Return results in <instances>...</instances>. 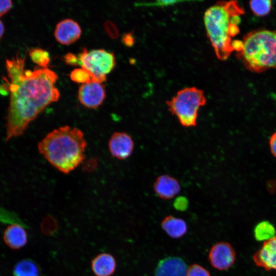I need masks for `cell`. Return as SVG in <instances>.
<instances>
[{"mask_svg": "<svg viewBox=\"0 0 276 276\" xmlns=\"http://www.w3.org/2000/svg\"><path fill=\"white\" fill-rule=\"evenodd\" d=\"M25 58L17 53L6 60L10 96L6 118V141L22 134L30 123L60 97L55 85L57 74L48 67L25 70Z\"/></svg>", "mask_w": 276, "mask_h": 276, "instance_id": "cell-1", "label": "cell"}, {"mask_svg": "<svg viewBox=\"0 0 276 276\" xmlns=\"http://www.w3.org/2000/svg\"><path fill=\"white\" fill-rule=\"evenodd\" d=\"M86 145L81 130L64 126L47 134L39 142L38 149L53 167L68 174L83 160Z\"/></svg>", "mask_w": 276, "mask_h": 276, "instance_id": "cell-2", "label": "cell"}, {"mask_svg": "<svg viewBox=\"0 0 276 276\" xmlns=\"http://www.w3.org/2000/svg\"><path fill=\"white\" fill-rule=\"evenodd\" d=\"M245 11L237 1L219 2L205 12L207 35L217 57L226 60L234 51L232 38L240 32V16Z\"/></svg>", "mask_w": 276, "mask_h": 276, "instance_id": "cell-3", "label": "cell"}, {"mask_svg": "<svg viewBox=\"0 0 276 276\" xmlns=\"http://www.w3.org/2000/svg\"><path fill=\"white\" fill-rule=\"evenodd\" d=\"M237 57L246 69L258 73L276 68V31L255 30L244 36Z\"/></svg>", "mask_w": 276, "mask_h": 276, "instance_id": "cell-4", "label": "cell"}, {"mask_svg": "<svg viewBox=\"0 0 276 276\" xmlns=\"http://www.w3.org/2000/svg\"><path fill=\"white\" fill-rule=\"evenodd\" d=\"M205 103L203 92L194 87L179 91L176 96L166 102L169 111L181 125L186 128L196 126L198 111Z\"/></svg>", "mask_w": 276, "mask_h": 276, "instance_id": "cell-5", "label": "cell"}, {"mask_svg": "<svg viewBox=\"0 0 276 276\" xmlns=\"http://www.w3.org/2000/svg\"><path fill=\"white\" fill-rule=\"evenodd\" d=\"M79 65L90 75L93 81L102 83L116 65L113 53L102 49L88 51L84 48L78 55Z\"/></svg>", "mask_w": 276, "mask_h": 276, "instance_id": "cell-6", "label": "cell"}, {"mask_svg": "<svg viewBox=\"0 0 276 276\" xmlns=\"http://www.w3.org/2000/svg\"><path fill=\"white\" fill-rule=\"evenodd\" d=\"M236 254L232 245L227 242L214 244L208 254V260L215 269L220 271L229 269L235 263Z\"/></svg>", "mask_w": 276, "mask_h": 276, "instance_id": "cell-7", "label": "cell"}, {"mask_svg": "<svg viewBox=\"0 0 276 276\" xmlns=\"http://www.w3.org/2000/svg\"><path fill=\"white\" fill-rule=\"evenodd\" d=\"M106 96L104 85L91 81L81 84L78 90V99L84 106L91 109L98 107Z\"/></svg>", "mask_w": 276, "mask_h": 276, "instance_id": "cell-8", "label": "cell"}, {"mask_svg": "<svg viewBox=\"0 0 276 276\" xmlns=\"http://www.w3.org/2000/svg\"><path fill=\"white\" fill-rule=\"evenodd\" d=\"M134 143L130 135L125 132H115L108 141L111 154L119 160L128 158L132 153Z\"/></svg>", "mask_w": 276, "mask_h": 276, "instance_id": "cell-9", "label": "cell"}, {"mask_svg": "<svg viewBox=\"0 0 276 276\" xmlns=\"http://www.w3.org/2000/svg\"><path fill=\"white\" fill-rule=\"evenodd\" d=\"M255 264L266 271H276V235L263 242L262 246L252 257Z\"/></svg>", "mask_w": 276, "mask_h": 276, "instance_id": "cell-10", "label": "cell"}, {"mask_svg": "<svg viewBox=\"0 0 276 276\" xmlns=\"http://www.w3.org/2000/svg\"><path fill=\"white\" fill-rule=\"evenodd\" d=\"M81 32V29L77 21L72 19L66 18L57 24L54 36L60 43L69 45L80 38Z\"/></svg>", "mask_w": 276, "mask_h": 276, "instance_id": "cell-11", "label": "cell"}, {"mask_svg": "<svg viewBox=\"0 0 276 276\" xmlns=\"http://www.w3.org/2000/svg\"><path fill=\"white\" fill-rule=\"evenodd\" d=\"M153 188L157 196L163 200L174 198L178 195L181 189L178 180L168 174L158 176L154 182Z\"/></svg>", "mask_w": 276, "mask_h": 276, "instance_id": "cell-12", "label": "cell"}, {"mask_svg": "<svg viewBox=\"0 0 276 276\" xmlns=\"http://www.w3.org/2000/svg\"><path fill=\"white\" fill-rule=\"evenodd\" d=\"M188 267L185 262L177 257H169L161 260L155 270V276H186Z\"/></svg>", "mask_w": 276, "mask_h": 276, "instance_id": "cell-13", "label": "cell"}, {"mask_svg": "<svg viewBox=\"0 0 276 276\" xmlns=\"http://www.w3.org/2000/svg\"><path fill=\"white\" fill-rule=\"evenodd\" d=\"M3 240L6 244L11 249H18L27 244V233L21 225L11 224L5 230Z\"/></svg>", "mask_w": 276, "mask_h": 276, "instance_id": "cell-14", "label": "cell"}, {"mask_svg": "<svg viewBox=\"0 0 276 276\" xmlns=\"http://www.w3.org/2000/svg\"><path fill=\"white\" fill-rule=\"evenodd\" d=\"M115 258L110 254L102 253L91 261V267L96 276H111L116 269Z\"/></svg>", "mask_w": 276, "mask_h": 276, "instance_id": "cell-15", "label": "cell"}, {"mask_svg": "<svg viewBox=\"0 0 276 276\" xmlns=\"http://www.w3.org/2000/svg\"><path fill=\"white\" fill-rule=\"evenodd\" d=\"M161 226L165 233L173 239H179L187 232L186 222L180 218L172 215L166 216L162 221Z\"/></svg>", "mask_w": 276, "mask_h": 276, "instance_id": "cell-16", "label": "cell"}, {"mask_svg": "<svg viewBox=\"0 0 276 276\" xmlns=\"http://www.w3.org/2000/svg\"><path fill=\"white\" fill-rule=\"evenodd\" d=\"M14 276H41L39 266L31 259H23L14 266Z\"/></svg>", "mask_w": 276, "mask_h": 276, "instance_id": "cell-17", "label": "cell"}, {"mask_svg": "<svg viewBox=\"0 0 276 276\" xmlns=\"http://www.w3.org/2000/svg\"><path fill=\"white\" fill-rule=\"evenodd\" d=\"M255 239L258 241H266L276 235L274 225L268 221H262L258 223L254 231Z\"/></svg>", "mask_w": 276, "mask_h": 276, "instance_id": "cell-18", "label": "cell"}, {"mask_svg": "<svg viewBox=\"0 0 276 276\" xmlns=\"http://www.w3.org/2000/svg\"><path fill=\"white\" fill-rule=\"evenodd\" d=\"M250 8L257 16H265L271 11L272 4L270 0H254L249 2Z\"/></svg>", "mask_w": 276, "mask_h": 276, "instance_id": "cell-19", "label": "cell"}, {"mask_svg": "<svg viewBox=\"0 0 276 276\" xmlns=\"http://www.w3.org/2000/svg\"><path fill=\"white\" fill-rule=\"evenodd\" d=\"M32 61L41 67L46 68L50 62L49 53L40 48H34L29 51Z\"/></svg>", "mask_w": 276, "mask_h": 276, "instance_id": "cell-20", "label": "cell"}, {"mask_svg": "<svg viewBox=\"0 0 276 276\" xmlns=\"http://www.w3.org/2000/svg\"><path fill=\"white\" fill-rule=\"evenodd\" d=\"M70 78L74 82L82 84L93 81L90 74L82 68H77L72 71Z\"/></svg>", "mask_w": 276, "mask_h": 276, "instance_id": "cell-21", "label": "cell"}, {"mask_svg": "<svg viewBox=\"0 0 276 276\" xmlns=\"http://www.w3.org/2000/svg\"><path fill=\"white\" fill-rule=\"evenodd\" d=\"M186 276H211L209 270L202 266L194 263L187 269Z\"/></svg>", "mask_w": 276, "mask_h": 276, "instance_id": "cell-22", "label": "cell"}, {"mask_svg": "<svg viewBox=\"0 0 276 276\" xmlns=\"http://www.w3.org/2000/svg\"><path fill=\"white\" fill-rule=\"evenodd\" d=\"M63 60L66 64L71 65H79V57L71 53H67L63 56Z\"/></svg>", "mask_w": 276, "mask_h": 276, "instance_id": "cell-23", "label": "cell"}, {"mask_svg": "<svg viewBox=\"0 0 276 276\" xmlns=\"http://www.w3.org/2000/svg\"><path fill=\"white\" fill-rule=\"evenodd\" d=\"M12 2L10 0H0V17L6 14L11 8Z\"/></svg>", "mask_w": 276, "mask_h": 276, "instance_id": "cell-24", "label": "cell"}, {"mask_svg": "<svg viewBox=\"0 0 276 276\" xmlns=\"http://www.w3.org/2000/svg\"><path fill=\"white\" fill-rule=\"evenodd\" d=\"M179 1H158L153 3H145L142 4V5L148 6H167L173 5L175 3L180 2Z\"/></svg>", "mask_w": 276, "mask_h": 276, "instance_id": "cell-25", "label": "cell"}, {"mask_svg": "<svg viewBox=\"0 0 276 276\" xmlns=\"http://www.w3.org/2000/svg\"><path fill=\"white\" fill-rule=\"evenodd\" d=\"M269 145L271 154L276 158V131L271 135L269 139Z\"/></svg>", "mask_w": 276, "mask_h": 276, "instance_id": "cell-26", "label": "cell"}, {"mask_svg": "<svg viewBox=\"0 0 276 276\" xmlns=\"http://www.w3.org/2000/svg\"><path fill=\"white\" fill-rule=\"evenodd\" d=\"M232 47L233 49L236 50L237 52H240L243 48L242 41L235 40L232 42Z\"/></svg>", "mask_w": 276, "mask_h": 276, "instance_id": "cell-27", "label": "cell"}, {"mask_svg": "<svg viewBox=\"0 0 276 276\" xmlns=\"http://www.w3.org/2000/svg\"><path fill=\"white\" fill-rule=\"evenodd\" d=\"M123 39L124 43L128 46H131L133 44V38L130 34L126 35Z\"/></svg>", "mask_w": 276, "mask_h": 276, "instance_id": "cell-28", "label": "cell"}, {"mask_svg": "<svg viewBox=\"0 0 276 276\" xmlns=\"http://www.w3.org/2000/svg\"><path fill=\"white\" fill-rule=\"evenodd\" d=\"M4 26L3 22L0 20V39L2 37L4 33Z\"/></svg>", "mask_w": 276, "mask_h": 276, "instance_id": "cell-29", "label": "cell"}]
</instances>
